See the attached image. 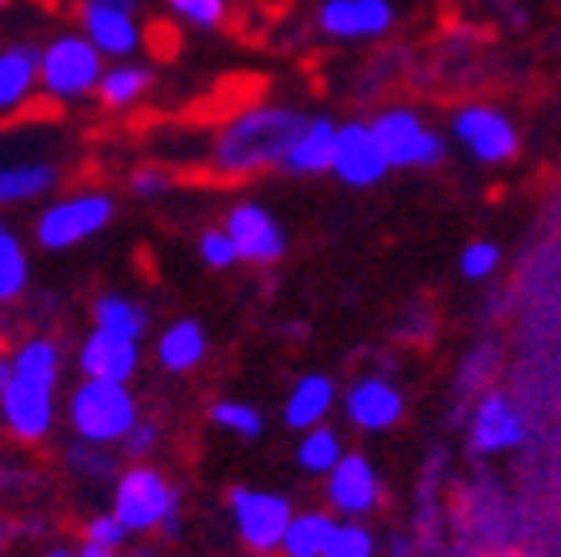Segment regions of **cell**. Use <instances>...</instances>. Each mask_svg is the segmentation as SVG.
Segmentation results:
<instances>
[{
    "label": "cell",
    "mask_w": 561,
    "mask_h": 557,
    "mask_svg": "<svg viewBox=\"0 0 561 557\" xmlns=\"http://www.w3.org/2000/svg\"><path fill=\"white\" fill-rule=\"evenodd\" d=\"M305 122L308 110L293 102H273V98L242 102L210 129L207 148H203L207 172L222 183H242L265 172H280Z\"/></svg>",
    "instance_id": "1"
},
{
    "label": "cell",
    "mask_w": 561,
    "mask_h": 557,
    "mask_svg": "<svg viewBox=\"0 0 561 557\" xmlns=\"http://www.w3.org/2000/svg\"><path fill=\"white\" fill-rule=\"evenodd\" d=\"M110 511L122 519L133 538H180L184 531V491L160 468L149 464H125L110 484Z\"/></svg>",
    "instance_id": "2"
},
{
    "label": "cell",
    "mask_w": 561,
    "mask_h": 557,
    "mask_svg": "<svg viewBox=\"0 0 561 557\" xmlns=\"http://www.w3.org/2000/svg\"><path fill=\"white\" fill-rule=\"evenodd\" d=\"M140 401L133 383H102V378H79L62 398V421L70 436L102 448H122V441L140 425Z\"/></svg>",
    "instance_id": "3"
},
{
    "label": "cell",
    "mask_w": 561,
    "mask_h": 557,
    "mask_svg": "<svg viewBox=\"0 0 561 557\" xmlns=\"http://www.w3.org/2000/svg\"><path fill=\"white\" fill-rule=\"evenodd\" d=\"M117 218V200L105 187L51 195L32 218V242L44 253H70L75 246L105 235Z\"/></svg>",
    "instance_id": "4"
},
{
    "label": "cell",
    "mask_w": 561,
    "mask_h": 557,
    "mask_svg": "<svg viewBox=\"0 0 561 557\" xmlns=\"http://www.w3.org/2000/svg\"><path fill=\"white\" fill-rule=\"evenodd\" d=\"M105 67H110V59L90 44L79 27L75 32H55L39 47V94L51 105L94 102Z\"/></svg>",
    "instance_id": "5"
},
{
    "label": "cell",
    "mask_w": 561,
    "mask_h": 557,
    "mask_svg": "<svg viewBox=\"0 0 561 557\" xmlns=\"http://www.w3.org/2000/svg\"><path fill=\"white\" fill-rule=\"evenodd\" d=\"M448 140L480 168H503L518 157L523 133L507 110L491 102H465L448 117Z\"/></svg>",
    "instance_id": "6"
},
{
    "label": "cell",
    "mask_w": 561,
    "mask_h": 557,
    "mask_svg": "<svg viewBox=\"0 0 561 557\" xmlns=\"http://www.w3.org/2000/svg\"><path fill=\"white\" fill-rule=\"evenodd\" d=\"M227 514H230V531L242 542L245 554H280V542L289 531L293 499L285 491L257 488V484H234L227 491Z\"/></svg>",
    "instance_id": "7"
},
{
    "label": "cell",
    "mask_w": 561,
    "mask_h": 557,
    "mask_svg": "<svg viewBox=\"0 0 561 557\" xmlns=\"http://www.w3.org/2000/svg\"><path fill=\"white\" fill-rule=\"evenodd\" d=\"M378 140L386 148V160L394 172H421V168H437L448 152V137L417 114L413 105H386L370 117Z\"/></svg>",
    "instance_id": "8"
},
{
    "label": "cell",
    "mask_w": 561,
    "mask_h": 557,
    "mask_svg": "<svg viewBox=\"0 0 561 557\" xmlns=\"http://www.w3.org/2000/svg\"><path fill=\"white\" fill-rule=\"evenodd\" d=\"M59 386L39 378H12L0 394V433L20 448H35L59 425Z\"/></svg>",
    "instance_id": "9"
},
{
    "label": "cell",
    "mask_w": 561,
    "mask_h": 557,
    "mask_svg": "<svg viewBox=\"0 0 561 557\" xmlns=\"http://www.w3.org/2000/svg\"><path fill=\"white\" fill-rule=\"evenodd\" d=\"M340 413L355 433H390L405 418V390L386 371H363L343 386Z\"/></svg>",
    "instance_id": "10"
},
{
    "label": "cell",
    "mask_w": 561,
    "mask_h": 557,
    "mask_svg": "<svg viewBox=\"0 0 561 557\" xmlns=\"http://www.w3.org/2000/svg\"><path fill=\"white\" fill-rule=\"evenodd\" d=\"M394 0H320L312 9V27L328 44H378L394 32Z\"/></svg>",
    "instance_id": "11"
},
{
    "label": "cell",
    "mask_w": 561,
    "mask_h": 557,
    "mask_svg": "<svg viewBox=\"0 0 561 557\" xmlns=\"http://www.w3.org/2000/svg\"><path fill=\"white\" fill-rule=\"evenodd\" d=\"M468 448L476 456H503V453H515L526 444V418L518 410V401L511 394L488 390L476 394L472 410H468Z\"/></svg>",
    "instance_id": "12"
},
{
    "label": "cell",
    "mask_w": 561,
    "mask_h": 557,
    "mask_svg": "<svg viewBox=\"0 0 561 557\" xmlns=\"http://www.w3.org/2000/svg\"><path fill=\"white\" fill-rule=\"evenodd\" d=\"M394 172L390 160H386V148L378 140L370 117H351L340 122V137H335V160H332V175L351 187V192H367L378 187L386 175Z\"/></svg>",
    "instance_id": "13"
},
{
    "label": "cell",
    "mask_w": 561,
    "mask_h": 557,
    "mask_svg": "<svg viewBox=\"0 0 561 557\" xmlns=\"http://www.w3.org/2000/svg\"><path fill=\"white\" fill-rule=\"evenodd\" d=\"M222 227L234 238L238 253H242V265H254V270H270V265H277L280 258H285V250H289L285 223L257 200H238L234 207L222 215Z\"/></svg>",
    "instance_id": "14"
},
{
    "label": "cell",
    "mask_w": 561,
    "mask_h": 557,
    "mask_svg": "<svg viewBox=\"0 0 561 557\" xmlns=\"http://www.w3.org/2000/svg\"><path fill=\"white\" fill-rule=\"evenodd\" d=\"M324 507L340 519H359L367 523L382 507V476L378 464L363 453H351L324 476Z\"/></svg>",
    "instance_id": "15"
},
{
    "label": "cell",
    "mask_w": 561,
    "mask_h": 557,
    "mask_svg": "<svg viewBox=\"0 0 561 557\" xmlns=\"http://www.w3.org/2000/svg\"><path fill=\"white\" fill-rule=\"evenodd\" d=\"M79 32L105 55L110 62L137 59L145 47V24L140 12L98 4V0H79Z\"/></svg>",
    "instance_id": "16"
},
{
    "label": "cell",
    "mask_w": 561,
    "mask_h": 557,
    "mask_svg": "<svg viewBox=\"0 0 561 557\" xmlns=\"http://www.w3.org/2000/svg\"><path fill=\"white\" fill-rule=\"evenodd\" d=\"M140 340L117 336L90 323L87 336L75 348V371L79 378H102V383H133L140 371Z\"/></svg>",
    "instance_id": "17"
},
{
    "label": "cell",
    "mask_w": 561,
    "mask_h": 557,
    "mask_svg": "<svg viewBox=\"0 0 561 557\" xmlns=\"http://www.w3.org/2000/svg\"><path fill=\"white\" fill-rule=\"evenodd\" d=\"M343 386L335 383L328 371H305V375L293 378V386L285 390L280 401V425L289 433H308V429H320L332 421V413L340 410Z\"/></svg>",
    "instance_id": "18"
},
{
    "label": "cell",
    "mask_w": 561,
    "mask_h": 557,
    "mask_svg": "<svg viewBox=\"0 0 561 557\" xmlns=\"http://www.w3.org/2000/svg\"><path fill=\"white\" fill-rule=\"evenodd\" d=\"M207 355H210V336L203 328V320H195V316H175V320H168L157 331V340H152V359L172 378H184L192 371H199L207 363Z\"/></svg>",
    "instance_id": "19"
},
{
    "label": "cell",
    "mask_w": 561,
    "mask_h": 557,
    "mask_svg": "<svg viewBox=\"0 0 561 557\" xmlns=\"http://www.w3.org/2000/svg\"><path fill=\"white\" fill-rule=\"evenodd\" d=\"M39 94V47L4 44L0 47V122L20 117Z\"/></svg>",
    "instance_id": "20"
},
{
    "label": "cell",
    "mask_w": 561,
    "mask_h": 557,
    "mask_svg": "<svg viewBox=\"0 0 561 557\" xmlns=\"http://www.w3.org/2000/svg\"><path fill=\"white\" fill-rule=\"evenodd\" d=\"M62 168L55 160H9L0 164V211L27 207V203L59 195Z\"/></svg>",
    "instance_id": "21"
},
{
    "label": "cell",
    "mask_w": 561,
    "mask_h": 557,
    "mask_svg": "<svg viewBox=\"0 0 561 557\" xmlns=\"http://www.w3.org/2000/svg\"><path fill=\"white\" fill-rule=\"evenodd\" d=\"M335 137H340V122L332 114H308L300 125L297 140H293L289 157L280 172L289 175H332L335 160Z\"/></svg>",
    "instance_id": "22"
},
{
    "label": "cell",
    "mask_w": 561,
    "mask_h": 557,
    "mask_svg": "<svg viewBox=\"0 0 561 557\" xmlns=\"http://www.w3.org/2000/svg\"><path fill=\"white\" fill-rule=\"evenodd\" d=\"M152 87H157V70H152L149 62L122 59L105 67L94 102L102 105L105 114H129L133 105H140L152 94Z\"/></svg>",
    "instance_id": "23"
},
{
    "label": "cell",
    "mask_w": 561,
    "mask_h": 557,
    "mask_svg": "<svg viewBox=\"0 0 561 557\" xmlns=\"http://www.w3.org/2000/svg\"><path fill=\"white\" fill-rule=\"evenodd\" d=\"M12 355V371L20 378H39V383H62V371H67V351L55 340L51 331H27L20 340H12L9 348Z\"/></svg>",
    "instance_id": "24"
},
{
    "label": "cell",
    "mask_w": 561,
    "mask_h": 557,
    "mask_svg": "<svg viewBox=\"0 0 561 557\" xmlns=\"http://www.w3.org/2000/svg\"><path fill=\"white\" fill-rule=\"evenodd\" d=\"M32 250L27 238L12 227L9 218H0V308L20 305L32 293Z\"/></svg>",
    "instance_id": "25"
},
{
    "label": "cell",
    "mask_w": 561,
    "mask_h": 557,
    "mask_svg": "<svg viewBox=\"0 0 561 557\" xmlns=\"http://www.w3.org/2000/svg\"><path fill=\"white\" fill-rule=\"evenodd\" d=\"M340 526V514H332L328 507H308V511L293 514L285 542H280L277 557H324L332 546V534Z\"/></svg>",
    "instance_id": "26"
},
{
    "label": "cell",
    "mask_w": 561,
    "mask_h": 557,
    "mask_svg": "<svg viewBox=\"0 0 561 557\" xmlns=\"http://www.w3.org/2000/svg\"><path fill=\"white\" fill-rule=\"evenodd\" d=\"M90 323L105 331H117V336H129V340H145L152 328V316L129 293H98L90 300Z\"/></svg>",
    "instance_id": "27"
},
{
    "label": "cell",
    "mask_w": 561,
    "mask_h": 557,
    "mask_svg": "<svg viewBox=\"0 0 561 557\" xmlns=\"http://www.w3.org/2000/svg\"><path fill=\"white\" fill-rule=\"evenodd\" d=\"M59 461H62V468H67L70 476H79L82 484H105V488H110V484L117 479V471L125 468V461H122L117 448L75 441V436L59 448Z\"/></svg>",
    "instance_id": "28"
},
{
    "label": "cell",
    "mask_w": 561,
    "mask_h": 557,
    "mask_svg": "<svg viewBox=\"0 0 561 557\" xmlns=\"http://www.w3.org/2000/svg\"><path fill=\"white\" fill-rule=\"evenodd\" d=\"M297 468L305 471V476H316V479H324L328 471L335 468V464L347 456V441L340 436V429L328 421V425L320 429H308V433L297 436Z\"/></svg>",
    "instance_id": "29"
},
{
    "label": "cell",
    "mask_w": 561,
    "mask_h": 557,
    "mask_svg": "<svg viewBox=\"0 0 561 557\" xmlns=\"http://www.w3.org/2000/svg\"><path fill=\"white\" fill-rule=\"evenodd\" d=\"M207 421L215 429H222L227 436L234 441H262L265 436V413L257 401H245V398H219L210 401Z\"/></svg>",
    "instance_id": "30"
},
{
    "label": "cell",
    "mask_w": 561,
    "mask_h": 557,
    "mask_svg": "<svg viewBox=\"0 0 561 557\" xmlns=\"http://www.w3.org/2000/svg\"><path fill=\"white\" fill-rule=\"evenodd\" d=\"M175 24L192 27V32H222L230 20V0H164Z\"/></svg>",
    "instance_id": "31"
},
{
    "label": "cell",
    "mask_w": 561,
    "mask_h": 557,
    "mask_svg": "<svg viewBox=\"0 0 561 557\" xmlns=\"http://www.w3.org/2000/svg\"><path fill=\"white\" fill-rule=\"evenodd\" d=\"M195 253H199V262L215 273H227V270H234V265H242V253H238L234 238H230V230L222 227V223L219 227L199 230V238H195Z\"/></svg>",
    "instance_id": "32"
},
{
    "label": "cell",
    "mask_w": 561,
    "mask_h": 557,
    "mask_svg": "<svg viewBox=\"0 0 561 557\" xmlns=\"http://www.w3.org/2000/svg\"><path fill=\"white\" fill-rule=\"evenodd\" d=\"M324 557H378V534L359 519H340Z\"/></svg>",
    "instance_id": "33"
},
{
    "label": "cell",
    "mask_w": 561,
    "mask_h": 557,
    "mask_svg": "<svg viewBox=\"0 0 561 557\" xmlns=\"http://www.w3.org/2000/svg\"><path fill=\"white\" fill-rule=\"evenodd\" d=\"M500 265H503V250H500V242H491V238H476V242H468L465 250H460V258H456V270H460L465 281H488Z\"/></svg>",
    "instance_id": "34"
},
{
    "label": "cell",
    "mask_w": 561,
    "mask_h": 557,
    "mask_svg": "<svg viewBox=\"0 0 561 557\" xmlns=\"http://www.w3.org/2000/svg\"><path fill=\"white\" fill-rule=\"evenodd\" d=\"M39 484H44V479H39V468H35V464L20 461V456L0 448V499L32 496Z\"/></svg>",
    "instance_id": "35"
},
{
    "label": "cell",
    "mask_w": 561,
    "mask_h": 557,
    "mask_svg": "<svg viewBox=\"0 0 561 557\" xmlns=\"http://www.w3.org/2000/svg\"><path fill=\"white\" fill-rule=\"evenodd\" d=\"M160 444H164V429H160V421L140 418V425L125 436L117 453H122L125 464H149V461H157Z\"/></svg>",
    "instance_id": "36"
},
{
    "label": "cell",
    "mask_w": 561,
    "mask_h": 557,
    "mask_svg": "<svg viewBox=\"0 0 561 557\" xmlns=\"http://www.w3.org/2000/svg\"><path fill=\"white\" fill-rule=\"evenodd\" d=\"M82 542H94V546H105V549H129L133 534L125 531L122 519L105 507V511H94L87 523H82Z\"/></svg>",
    "instance_id": "37"
},
{
    "label": "cell",
    "mask_w": 561,
    "mask_h": 557,
    "mask_svg": "<svg viewBox=\"0 0 561 557\" xmlns=\"http://www.w3.org/2000/svg\"><path fill=\"white\" fill-rule=\"evenodd\" d=\"M125 187H129V195H137V200H160V195L172 192V172H168L164 164H157V160H145V164L129 168Z\"/></svg>",
    "instance_id": "38"
},
{
    "label": "cell",
    "mask_w": 561,
    "mask_h": 557,
    "mask_svg": "<svg viewBox=\"0 0 561 557\" xmlns=\"http://www.w3.org/2000/svg\"><path fill=\"white\" fill-rule=\"evenodd\" d=\"M47 531H51V523H47L44 514H24V519L0 514V554H4L9 546H16V542H24V538H44Z\"/></svg>",
    "instance_id": "39"
},
{
    "label": "cell",
    "mask_w": 561,
    "mask_h": 557,
    "mask_svg": "<svg viewBox=\"0 0 561 557\" xmlns=\"http://www.w3.org/2000/svg\"><path fill=\"white\" fill-rule=\"evenodd\" d=\"M79 557H125V549H105L94 542H79Z\"/></svg>",
    "instance_id": "40"
},
{
    "label": "cell",
    "mask_w": 561,
    "mask_h": 557,
    "mask_svg": "<svg viewBox=\"0 0 561 557\" xmlns=\"http://www.w3.org/2000/svg\"><path fill=\"white\" fill-rule=\"evenodd\" d=\"M12 378H16V371H12V355L9 351H0V394L9 390Z\"/></svg>",
    "instance_id": "41"
},
{
    "label": "cell",
    "mask_w": 561,
    "mask_h": 557,
    "mask_svg": "<svg viewBox=\"0 0 561 557\" xmlns=\"http://www.w3.org/2000/svg\"><path fill=\"white\" fill-rule=\"evenodd\" d=\"M39 557H79V546H70V542H51Z\"/></svg>",
    "instance_id": "42"
},
{
    "label": "cell",
    "mask_w": 561,
    "mask_h": 557,
    "mask_svg": "<svg viewBox=\"0 0 561 557\" xmlns=\"http://www.w3.org/2000/svg\"><path fill=\"white\" fill-rule=\"evenodd\" d=\"M125 557H168L160 546H137V549H125Z\"/></svg>",
    "instance_id": "43"
},
{
    "label": "cell",
    "mask_w": 561,
    "mask_h": 557,
    "mask_svg": "<svg viewBox=\"0 0 561 557\" xmlns=\"http://www.w3.org/2000/svg\"><path fill=\"white\" fill-rule=\"evenodd\" d=\"M98 4H114V9H133V12H140V0H98Z\"/></svg>",
    "instance_id": "44"
},
{
    "label": "cell",
    "mask_w": 561,
    "mask_h": 557,
    "mask_svg": "<svg viewBox=\"0 0 561 557\" xmlns=\"http://www.w3.org/2000/svg\"><path fill=\"white\" fill-rule=\"evenodd\" d=\"M495 557H535V554H526V549H503V554H495Z\"/></svg>",
    "instance_id": "45"
},
{
    "label": "cell",
    "mask_w": 561,
    "mask_h": 557,
    "mask_svg": "<svg viewBox=\"0 0 561 557\" xmlns=\"http://www.w3.org/2000/svg\"><path fill=\"white\" fill-rule=\"evenodd\" d=\"M245 557H270V554H245ZM273 557H277V554H273Z\"/></svg>",
    "instance_id": "46"
},
{
    "label": "cell",
    "mask_w": 561,
    "mask_h": 557,
    "mask_svg": "<svg viewBox=\"0 0 561 557\" xmlns=\"http://www.w3.org/2000/svg\"><path fill=\"white\" fill-rule=\"evenodd\" d=\"M9 4H12V0H0V9H9Z\"/></svg>",
    "instance_id": "47"
}]
</instances>
